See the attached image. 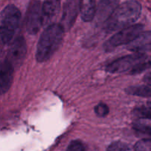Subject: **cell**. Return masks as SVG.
Masks as SVG:
<instances>
[{"label": "cell", "instance_id": "obj_12", "mask_svg": "<svg viewBox=\"0 0 151 151\" xmlns=\"http://www.w3.org/2000/svg\"><path fill=\"white\" fill-rule=\"evenodd\" d=\"M81 13L84 22L92 21L97 13L96 0H82Z\"/></svg>", "mask_w": 151, "mask_h": 151}, {"label": "cell", "instance_id": "obj_14", "mask_svg": "<svg viewBox=\"0 0 151 151\" xmlns=\"http://www.w3.org/2000/svg\"><path fill=\"white\" fill-rule=\"evenodd\" d=\"M127 93L140 97H151V84L129 87L125 90Z\"/></svg>", "mask_w": 151, "mask_h": 151}, {"label": "cell", "instance_id": "obj_20", "mask_svg": "<svg viewBox=\"0 0 151 151\" xmlns=\"http://www.w3.org/2000/svg\"><path fill=\"white\" fill-rule=\"evenodd\" d=\"M107 151H130L128 145L121 142H115L111 144Z\"/></svg>", "mask_w": 151, "mask_h": 151}, {"label": "cell", "instance_id": "obj_3", "mask_svg": "<svg viewBox=\"0 0 151 151\" xmlns=\"http://www.w3.org/2000/svg\"><path fill=\"white\" fill-rule=\"evenodd\" d=\"M21 19L20 10L13 4L6 6L1 13V40L3 44H7L13 38Z\"/></svg>", "mask_w": 151, "mask_h": 151}, {"label": "cell", "instance_id": "obj_23", "mask_svg": "<svg viewBox=\"0 0 151 151\" xmlns=\"http://www.w3.org/2000/svg\"><path fill=\"white\" fill-rule=\"evenodd\" d=\"M150 104H151V102H150Z\"/></svg>", "mask_w": 151, "mask_h": 151}, {"label": "cell", "instance_id": "obj_16", "mask_svg": "<svg viewBox=\"0 0 151 151\" xmlns=\"http://www.w3.org/2000/svg\"><path fill=\"white\" fill-rule=\"evenodd\" d=\"M134 115L139 119L151 120V106L136 108L134 110Z\"/></svg>", "mask_w": 151, "mask_h": 151}, {"label": "cell", "instance_id": "obj_17", "mask_svg": "<svg viewBox=\"0 0 151 151\" xmlns=\"http://www.w3.org/2000/svg\"><path fill=\"white\" fill-rule=\"evenodd\" d=\"M151 69V57H147L134 70L131 71V74H139L147 70Z\"/></svg>", "mask_w": 151, "mask_h": 151}, {"label": "cell", "instance_id": "obj_21", "mask_svg": "<svg viewBox=\"0 0 151 151\" xmlns=\"http://www.w3.org/2000/svg\"><path fill=\"white\" fill-rule=\"evenodd\" d=\"M94 112L98 116L104 117L109 114V108L106 104L100 103L94 107Z\"/></svg>", "mask_w": 151, "mask_h": 151}, {"label": "cell", "instance_id": "obj_4", "mask_svg": "<svg viewBox=\"0 0 151 151\" xmlns=\"http://www.w3.org/2000/svg\"><path fill=\"white\" fill-rule=\"evenodd\" d=\"M143 28L144 26L142 25L137 24L120 30L105 43V50L109 52L122 44L128 45L142 32Z\"/></svg>", "mask_w": 151, "mask_h": 151}, {"label": "cell", "instance_id": "obj_1", "mask_svg": "<svg viewBox=\"0 0 151 151\" xmlns=\"http://www.w3.org/2000/svg\"><path fill=\"white\" fill-rule=\"evenodd\" d=\"M141 11L142 6L137 1L132 0L122 3L105 22V30L111 33L131 26L138 20Z\"/></svg>", "mask_w": 151, "mask_h": 151}, {"label": "cell", "instance_id": "obj_15", "mask_svg": "<svg viewBox=\"0 0 151 151\" xmlns=\"http://www.w3.org/2000/svg\"><path fill=\"white\" fill-rule=\"evenodd\" d=\"M134 128L139 133L151 136V120L138 119L134 123Z\"/></svg>", "mask_w": 151, "mask_h": 151}, {"label": "cell", "instance_id": "obj_10", "mask_svg": "<svg viewBox=\"0 0 151 151\" xmlns=\"http://www.w3.org/2000/svg\"><path fill=\"white\" fill-rule=\"evenodd\" d=\"M127 49L134 53L151 50V30L142 32L135 39L127 46Z\"/></svg>", "mask_w": 151, "mask_h": 151}, {"label": "cell", "instance_id": "obj_13", "mask_svg": "<svg viewBox=\"0 0 151 151\" xmlns=\"http://www.w3.org/2000/svg\"><path fill=\"white\" fill-rule=\"evenodd\" d=\"M60 0H45L42 4V12L44 20L52 19L57 13L60 7Z\"/></svg>", "mask_w": 151, "mask_h": 151}, {"label": "cell", "instance_id": "obj_11", "mask_svg": "<svg viewBox=\"0 0 151 151\" xmlns=\"http://www.w3.org/2000/svg\"><path fill=\"white\" fill-rule=\"evenodd\" d=\"M13 69V66L7 59L1 62L0 71V91L1 94L6 93L11 86Z\"/></svg>", "mask_w": 151, "mask_h": 151}, {"label": "cell", "instance_id": "obj_7", "mask_svg": "<svg viewBox=\"0 0 151 151\" xmlns=\"http://www.w3.org/2000/svg\"><path fill=\"white\" fill-rule=\"evenodd\" d=\"M27 54V44L24 38L19 36L15 38L10 44L7 51V60L13 68H19L24 61Z\"/></svg>", "mask_w": 151, "mask_h": 151}, {"label": "cell", "instance_id": "obj_5", "mask_svg": "<svg viewBox=\"0 0 151 151\" xmlns=\"http://www.w3.org/2000/svg\"><path fill=\"white\" fill-rule=\"evenodd\" d=\"M147 58L145 53H134L120 59H116L106 67V70L111 73H121L124 72L130 73L134 70L145 59Z\"/></svg>", "mask_w": 151, "mask_h": 151}, {"label": "cell", "instance_id": "obj_19", "mask_svg": "<svg viewBox=\"0 0 151 151\" xmlns=\"http://www.w3.org/2000/svg\"><path fill=\"white\" fill-rule=\"evenodd\" d=\"M66 151H86V146L80 140H74L68 145Z\"/></svg>", "mask_w": 151, "mask_h": 151}, {"label": "cell", "instance_id": "obj_22", "mask_svg": "<svg viewBox=\"0 0 151 151\" xmlns=\"http://www.w3.org/2000/svg\"><path fill=\"white\" fill-rule=\"evenodd\" d=\"M144 81L147 82V84H151V72L146 74L144 77Z\"/></svg>", "mask_w": 151, "mask_h": 151}, {"label": "cell", "instance_id": "obj_18", "mask_svg": "<svg viewBox=\"0 0 151 151\" xmlns=\"http://www.w3.org/2000/svg\"><path fill=\"white\" fill-rule=\"evenodd\" d=\"M136 151H151V139H145L139 141L134 146Z\"/></svg>", "mask_w": 151, "mask_h": 151}, {"label": "cell", "instance_id": "obj_2", "mask_svg": "<svg viewBox=\"0 0 151 151\" xmlns=\"http://www.w3.org/2000/svg\"><path fill=\"white\" fill-rule=\"evenodd\" d=\"M65 31L60 24L49 25L41 34L37 45L35 58L38 62L49 60L60 46Z\"/></svg>", "mask_w": 151, "mask_h": 151}, {"label": "cell", "instance_id": "obj_6", "mask_svg": "<svg viewBox=\"0 0 151 151\" xmlns=\"http://www.w3.org/2000/svg\"><path fill=\"white\" fill-rule=\"evenodd\" d=\"M43 12L42 7L39 1H35L30 4L28 9L26 17V30L30 35L38 33L42 25Z\"/></svg>", "mask_w": 151, "mask_h": 151}, {"label": "cell", "instance_id": "obj_8", "mask_svg": "<svg viewBox=\"0 0 151 151\" xmlns=\"http://www.w3.org/2000/svg\"><path fill=\"white\" fill-rule=\"evenodd\" d=\"M81 2L82 0H66L65 2L60 23L64 31L69 30L75 24L77 16L81 11Z\"/></svg>", "mask_w": 151, "mask_h": 151}, {"label": "cell", "instance_id": "obj_9", "mask_svg": "<svg viewBox=\"0 0 151 151\" xmlns=\"http://www.w3.org/2000/svg\"><path fill=\"white\" fill-rule=\"evenodd\" d=\"M119 0H100L96 13L97 22H106L119 6Z\"/></svg>", "mask_w": 151, "mask_h": 151}]
</instances>
